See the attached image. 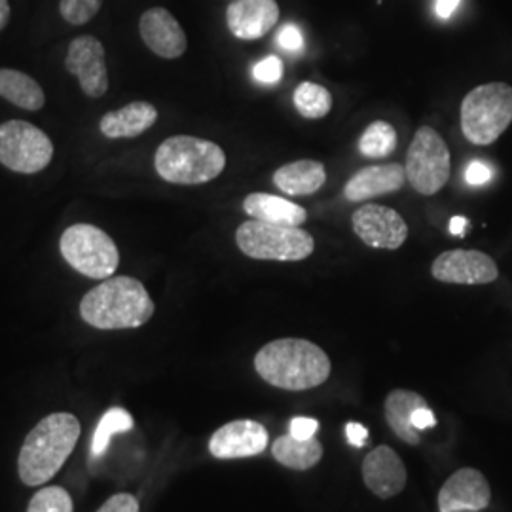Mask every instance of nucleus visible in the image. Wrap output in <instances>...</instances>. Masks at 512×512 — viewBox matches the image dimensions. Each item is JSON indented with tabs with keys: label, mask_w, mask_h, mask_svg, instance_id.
<instances>
[{
	"label": "nucleus",
	"mask_w": 512,
	"mask_h": 512,
	"mask_svg": "<svg viewBox=\"0 0 512 512\" xmlns=\"http://www.w3.org/2000/svg\"><path fill=\"white\" fill-rule=\"evenodd\" d=\"M256 374L277 389L306 391L329 380V355L302 338H281L256 353Z\"/></svg>",
	"instance_id": "nucleus-1"
},
{
	"label": "nucleus",
	"mask_w": 512,
	"mask_h": 512,
	"mask_svg": "<svg viewBox=\"0 0 512 512\" xmlns=\"http://www.w3.org/2000/svg\"><path fill=\"white\" fill-rule=\"evenodd\" d=\"M156 311L145 285L128 275L103 279L80 302L82 319L99 330L139 329Z\"/></svg>",
	"instance_id": "nucleus-2"
},
{
	"label": "nucleus",
	"mask_w": 512,
	"mask_h": 512,
	"mask_svg": "<svg viewBox=\"0 0 512 512\" xmlns=\"http://www.w3.org/2000/svg\"><path fill=\"white\" fill-rule=\"evenodd\" d=\"M80 431V421L67 412H55L38 421L19 450L21 482L25 486H42L52 480L73 454Z\"/></svg>",
	"instance_id": "nucleus-3"
},
{
	"label": "nucleus",
	"mask_w": 512,
	"mask_h": 512,
	"mask_svg": "<svg viewBox=\"0 0 512 512\" xmlns=\"http://www.w3.org/2000/svg\"><path fill=\"white\" fill-rule=\"evenodd\" d=\"M154 167L167 183L194 186L215 181L226 167V154L211 141L175 135L156 150Z\"/></svg>",
	"instance_id": "nucleus-4"
},
{
	"label": "nucleus",
	"mask_w": 512,
	"mask_h": 512,
	"mask_svg": "<svg viewBox=\"0 0 512 512\" xmlns=\"http://www.w3.org/2000/svg\"><path fill=\"white\" fill-rule=\"evenodd\" d=\"M459 118L469 143L476 147L492 145L512 124V86L505 82L476 86L465 95Z\"/></svg>",
	"instance_id": "nucleus-5"
},
{
	"label": "nucleus",
	"mask_w": 512,
	"mask_h": 512,
	"mask_svg": "<svg viewBox=\"0 0 512 512\" xmlns=\"http://www.w3.org/2000/svg\"><path fill=\"white\" fill-rule=\"evenodd\" d=\"M236 243L243 255L255 260L300 262L310 258L315 251V239L306 230L255 219L239 226Z\"/></svg>",
	"instance_id": "nucleus-6"
},
{
	"label": "nucleus",
	"mask_w": 512,
	"mask_h": 512,
	"mask_svg": "<svg viewBox=\"0 0 512 512\" xmlns=\"http://www.w3.org/2000/svg\"><path fill=\"white\" fill-rule=\"evenodd\" d=\"M59 251L78 274L109 279L120 264V253L109 234L92 224H74L59 241Z\"/></svg>",
	"instance_id": "nucleus-7"
},
{
	"label": "nucleus",
	"mask_w": 512,
	"mask_h": 512,
	"mask_svg": "<svg viewBox=\"0 0 512 512\" xmlns=\"http://www.w3.org/2000/svg\"><path fill=\"white\" fill-rule=\"evenodd\" d=\"M406 181L421 196H435L440 192L452 171L450 150L437 129L423 126L416 131L406 152Z\"/></svg>",
	"instance_id": "nucleus-8"
},
{
	"label": "nucleus",
	"mask_w": 512,
	"mask_h": 512,
	"mask_svg": "<svg viewBox=\"0 0 512 512\" xmlns=\"http://www.w3.org/2000/svg\"><path fill=\"white\" fill-rule=\"evenodd\" d=\"M54 158L50 137L37 126L10 120L0 126V164L16 173L35 175Z\"/></svg>",
	"instance_id": "nucleus-9"
},
{
	"label": "nucleus",
	"mask_w": 512,
	"mask_h": 512,
	"mask_svg": "<svg viewBox=\"0 0 512 512\" xmlns=\"http://www.w3.org/2000/svg\"><path fill=\"white\" fill-rule=\"evenodd\" d=\"M355 236L372 249L397 251L408 238L406 220L391 207L366 203L351 215Z\"/></svg>",
	"instance_id": "nucleus-10"
},
{
	"label": "nucleus",
	"mask_w": 512,
	"mask_h": 512,
	"mask_svg": "<svg viewBox=\"0 0 512 512\" xmlns=\"http://www.w3.org/2000/svg\"><path fill=\"white\" fill-rule=\"evenodd\" d=\"M65 67L80 80L82 92L92 99H99L109 92L107 54L99 38L82 35L69 44Z\"/></svg>",
	"instance_id": "nucleus-11"
},
{
	"label": "nucleus",
	"mask_w": 512,
	"mask_h": 512,
	"mask_svg": "<svg viewBox=\"0 0 512 512\" xmlns=\"http://www.w3.org/2000/svg\"><path fill=\"white\" fill-rule=\"evenodd\" d=\"M431 274L440 283L488 285L499 277L494 258L475 249H454L435 258Z\"/></svg>",
	"instance_id": "nucleus-12"
},
{
	"label": "nucleus",
	"mask_w": 512,
	"mask_h": 512,
	"mask_svg": "<svg viewBox=\"0 0 512 512\" xmlns=\"http://www.w3.org/2000/svg\"><path fill=\"white\" fill-rule=\"evenodd\" d=\"M268 431L262 423L236 420L222 425L209 440V452L217 459L253 458L266 450Z\"/></svg>",
	"instance_id": "nucleus-13"
},
{
	"label": "nucleus",
	"mask_w": 512,
	"mask_h": 512,
	"mask_svg": "<svg viewBox=\"0 0 512 512\" xmlns=\"http://www.w3.org/2000/svg\"><path fill=\"white\" fill-rule=\"evenodd\" d=\"M492 490L488 480L476 469H459L439 492L440 512H478L490 505Z\"/></svg>",
	"instance_id": "nucleus-14"
},
{
	"label": "nucleus",
	"mask_w": 512,
	"mask_h": 512,
	"mask_svg": "<svg viewBox=\"0 0 512 512\" xmlns=\"http://www.w3.org/2000/svg\"><path fill=\"white\" fill-rule=\"evenodd\" d=\"M139 33L148 50L164 59H179L188 40L181 23L162 6L150 8L139 19Z\"/></svg>",
	"instance_id": "nucleus-15"
},
{
	"label": "nucleus",
	"mask_w": 512,
	"mask_h": 512,
	"mask_svg": "<svg viewBox=\"0 0 512 512\" xmlns=\"http://www.w3.org/2000/svg\"><path fill=\"white\" fill-rule=\"evenodd\" d=\"M279 21L275 0H232L226 8V25L239 40L266 37Z\"/></svg>",
	"instance_id": "nucleus-16"
},
{
	"label": "nucleus",
	"mask_w": 512,
	"mask_h": 512,
	"mask_svg": "<svg viewBox=\"0 0 512 512\" xmlns=\"http://www.w3.org/2000/svg\"><path fill=\"white\" fill-rule=\"evenodd\" d=\"M363 480L372 494L389 499L403 492L408 473L393 448L378 446L363 461Z\"/></svg>",
	"instance_id": "nucleus-17"
},
{
	"label": "nucleus",
	"mask_w": 512,
	"mask_h": 512,
	"mask_svg": "<svg viewBox=\"0 0 512 512\" xmlns=\"http://www.w3.org/2000/svg\"><path fill=\"white\" fill-rule=\"evenodd\" d=\"M404 183H406V171L403 165H368L365 169L357 171L355 175H351V179L344 186V196L349 202H366L378 196L399 192Z\"/></svg>",
	"instance_id": "nucleus-18"
},
{
	"label": "nucleus",
	"mask_w": 512,
	"mask_h": 512,
	"mask_svg": "<svg viewBox=\"0 0 512 512\" xmlns=\"http://www.w3.org/2000/svg\"><path fill=\"white\" fill-rule=\"evenodd\" d=\"M158 120V110L147 101H133L124 109L112 110L101 118V133L109 139H133L143 135Z\"/></svg>",
	"instance_id": "nucleus-19"
},
{
	"label": "nucleus",
	"mask_w": 512,
	"mask_h": 512,
	"mask_svg": "<svg viewBox=\"0 0 512 512\" xmlns=\"http://www.w3.org/2000/svg\"><path fill=\"white\" fill-rule=\"evenodd\" d=\"M243 211L251 219L268 222V224H281V226H302L308 220V211L293 203L291 200L279 198L274 194L253 192L243 200Z\"/></svg>",
	"instance_id": "nucleus-20"
},
{
	"label": "nucleus",
	"mask_w": 512,
	"mask_h": 512,
	"mask_svg": "<svg viewBox=\"0 0 512 512\" xmlns=\"http://www.w3.org/2000/svg\"><path fill=\"white\" fill-rule=\"evenodd\" d=\"M327 183V169L317 160H296L281 165L274 173V184L287 196H311Z\"/></svg>",
	"instance_id": "nucleus-21"
},
{
	"label": "nucleus",
	"mask_w": 512,
	"mask_h": 512,
	"mask_svg": "<svg viewBox=\"0 0 512 512\" xmlns=\"http://www.w3.org/2000/svg\"><path fill=\"white\" fill-rule=\"evenodd\" d=\"M421 406H427L425 399L420 393L408 389H395L385 399L384 414L389 429L410 446H418L421 442L420 431L412 425V414Z\"/></svg>",
	"instance_id": "nucleus-22"
},
{
	"label": "nucleus",
	"mask_w": 512,
	"mask_h": 512,
	"mask_svg": "<svg viewBox=\"0 0 512 512\" xmlns=\"http://www.w3.org/2000/svg\"><path fill=\"white\" fill-rule=\"evenodd\" d=\"M0 97L31 112H37L46 103V95L37 80L16 69H0Z\"/></svg>",
	"instance_id": "nucleus-23"
},
{
	"label": "nucleus",
	"mask_w": 512,
	"mask_h": 512,
	"mask_svg": "<svg viewBox=\"0 0 512 512\" xmlns=\"http://www.w3.org/2000/svg\"><path fill=\"white\" fill-rule=\"evenodd\" d=\"M272 454L275 461L283 467L294 471H308L323 458V446L315 437L294 439L293 435H285L275 440Z\"/></svg>",
	"instance_id": "nucleus-24"
},
{
	"label": "nucleus",
	"mask_w": 512,
	"mask_h": 512,
	"mask_svg": "<svg viewBox=\"0 0 512 512\" xmlns=\"http://www.w3.org/2000/svg\"><path fill=\"white\" fill-rule=\"evenodd\" d=\"M399 143L397 129L393 128L389 122L376 120L370 126H366L361 139H359V150L366 158L372 160H382L389 158Z\"/></svg>",
	"instance_id": "nucleus-25"
},
{
	"label": "nucleus",
	"mask_w": 512,
	"mask_h": 512,
	"mask_svg": "<svg viewBox=\"0 0 512 512\" xmlns=\"http://www.w3.org/2000/svg\"><path fill=\"white\" fill-rule=\"evenodd\" d=\"M294 107L308 120H321L332 110V95L327 88L315 82H302L294 90Z\"/></svg>",
	"instance_id": "nucleus-26"
},
{
	"label": "nucleus",
	"mask_w": 512,
	"mask_h": 512,
	"mask_svg": "<svg viewBox=\"0 0 512 512\" xmlns=\"http://www.w3.org/2000/svg\"><path fill=\"white\" fill-rule=\"evenodd\" d=\"M133 429V418L128 410L124 408H110L109 412L101 418L92 440V456L93 458H101L107 448H109L110 440L118 433H126Z\"/></svg>",
	"instance_id": "nucleus-27"
},
{
	"label": "nucleus",
	"mask_w": 512,
	"mask_h": 512,
	"mask_svg": "<svg viewBox=\"0 0 512 512\" xmlns=\"http://www.w3.org/2000/svg\"><path fill=\"white\" fill-rule=\"evenodd\" d=\"M27 512H74L73 497L59 486H46L33 495Z\"/></svg>",
	"instance_id": "nucleus-28"
},
{
	"label": "nucleus",
	"mask_w": 512,
	"mask_h": 512,
	"mask_svg": "<svg viewBox=\"0 0 512 512\" xmlns=\"http://www.w3.org/2000/svg\"><path fill=\"white\" fill-rule=\"evenodd\" d=\"M103 0H61L59 12L61 18L71 25H84L92 21L101 10Z\"/></svg>",
	"instance_id": "nucleus-29"
},
{
	"label": "nucleus",
	"mask_w": 512,
	"mask_h": 512,
	"mask_svg": "<svg viewBox=\"0 0 512 512\" xmlns=\"http://www.w3.org/2000/svg\"><path fill=\"white\" fill-rule=\"evenodd\" d=\"M255 78L262 84H275L283 76V61L277 55H270L255 65Z\"/></svg>",
	"instance_id": "nucleus-30"
},
{
	"label": "nucleus",
	"mask_w": 512,
	"mask_h": 512,
	"mask_svg": "<svg viewBox=\"0 0 512 512\" xmlns=\"http://www.w3.org/2000/svg\"><path fill=\"white\" fill-rule=\"evenodd\" d=\"M277 46L283 48L285 52H291V54H298L304 50V37H302V31L293 25V23H287L283 25L279 31H277Z\"/></svg>",
	"instance_id": "nucleus-31"
},
{
	"label": "nucleus",
	"mask_w": 512,
	"mask_h": 512,
	"mask_svg": "<svg viewBox=\"0 0 512 512\" xmlns=\"http://www.w3.org/2000/svg\"><path fill=\"white\" fill-rule=\"evenodd\" d=\"M97 512H139V501L131 494L112 495Z\"/></svg>",
	"instance_id": "nucleus-32"
},
{
	"label": "nucleus",
	"mask_w": 512,
	"mask_h": 512,
	"mask_svg": "<svg viewBox=\"0 0 512 512\" xmlns=\"http://www.w3.org/2000/svg\"><path fill=\"white\" fill-rule=\"evenodd\" d=\"M492 179V169L490 165L484 164V162H471L465 169V181L471 184V186H482V184L488 183Z\"/></svg>",
	"instance_id": "nucleus-33"
},
{
	"label": "nucleus",
	"mask_w": 512,
	"mask_h": 512,
	"mask_svg": "<svg viewBox=\"0 0 512 512\" xmlns=\"http://www.w3.org/2000/svg\"><path fill=\"white\" fill-rule=\"evenodd\" d=\"M319 429V423L313 418H294L291 421V435L294 439H311Z\"/></svg>",
	"instance_id": "nucleus-34"
},
{
	"label": "nucleus",
	"mask_w": 512,
	"mask_h": 512,
	"mask_svg": "<svg viewBox=\"0 0 512 512\" xmlns=\"http://www.w3.org/2000/svg\"><path fill=\"white\" fill-rule=\"evenodd\" d=\"M346 435H348V442L355 448H363L366 442H368V429L361 423H355V421H349L346 425Z\"/></svg>",
	"instance_id": "nucleus-35"
},
{
	"label": "nucleus",
	"mask_w": 512,
	"mask_h": 512,
	"mask_svg": "<svg viewBox=\"0 0 512 512\" xmlns=\"http://www.w3.org/2000/svg\"><path fill=\"white\" fill-rule=\"evenodd\" d=\"M412 425L416 431H423V429L435 427L437 420H435V414L427 406H421L412 414Z\"/></svg>",
	"instance_id": "nucleus-36"
},
{
	"label": "nucleus",
	"mask_w": 512,
	"mask_h": 512,
	"mask_svg": "<svg viewBox=\"0 0 512 512\" xmlns=\"http://www.w3.org/2000/svg\"><path fill=\"white\" fill-rule=\"evenodd\" d=\"M461 0H437L435 4V12L440 19H450L454 16V12L458 10Z\"/></svg>",
	"instance_id": "nucleus-37"
},
{
	"label": "nucleus",
	"mask_w": 512,
	"mask_h": 512,
	"mask_svg": "<svg viewBox=\"0 0 512 512\" xmlns=\"http://www.w3.org/2000/svg\"><path fill=\"white\" fill-rule=\"evenodd\" d=\"M465 228H467V219H463V217H454V219L450 220V234H452V236L463 238Z\"/></svg>",
	"instance_id": "nucleus-38"
},
{
	"label": "nucleus",
	"mask_w": 512,
	"mask_h": 512,
	"mask_svg": "<svg viewBox=\"0 0 512 512\" xmlns=\"http://www.w3.org/2000/svg\"><path fill=\"white\" fill-rule=\"evenodd\" d=\"M10 14H12V10H10V2H8V0H0V31L8 25V21H10Z\"/></svg>",
	"instance_id": "nucleus-39"
}]
</instances>
